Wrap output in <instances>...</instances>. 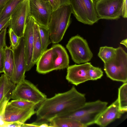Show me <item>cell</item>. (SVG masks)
<instances>
[{
  "mask_svg": "<svg viewBox=\"0 0 127 127\" xmlns=\"http://www.w3.org/2000/svg\"><path fill=\"white\" fill-rule=\"evenodd\" d=\"M86 102L85 94L79 92L73 86L68 91L56 94L40 103L36 111V122H50L55 117L77 111Z\"/></svg>",
  "mask_w": 127,
  "mask_h": 127,
  "instance_id": "1",
  "label": "cell"
},
{
  "mask_svg": "<svg viewBox=\"0 0 127 127\" xmlns=\"http://www.w3.org/2000/svg\"><path fill=\"white\" fill-rule=\"evenodd\" d=\"M72 13L70 4L61 6L53 11L48 27L51 43H57L62 39L70 24Z\"/></svg>",
  "mask_w": 127,
  "mask_h": 127,
  "instance_id": "2",
  "label": "cell"
},
{
  "mask_svg": "<svg viewBox=\"0 0 127 127\" xmlns=\"http://www.w3.org/2000/svg\"><path fill=\"white\" fill-rule=\"evenodd\" d=\"M108 102L98 100L86 102L77 111L59 117L70 118L79 121L85 127L95 124L100 114L107 107Z\"/></svg>",
  "mask_w": 127,
  "mask_h": 127,
  "instance_id": "3",
  "label": "cell"
},
{
  "mask_svg": "<svg viewBox=\"0 0 127 127\" xmlns=\"http://www.w3.org/2000/svg\"><path fill=\"white\" fill-rule=\"evenodd\" d=\"M104 70L112 80L127 82V54L122 47L116 48V55L112 60L104 63Z\"/></svg>",
  "mask_w": 127,
  "mask_h": 127,
  "instance_id": "4",
  "label": "cell"
},
{
  "mask_svg": "<svg viewBox=\"0 0 127 127\" xmlns=\"http://www.w3.org/2000/svg\"><path fill=\"white\" fill-rule=\"evenodd\" d=\"M72 13L77 20L92 25L99 19L95 8V0H69Z\"/></svg>",
  "mask_w": 127,
  "mask_h": 127,
  "instance_id": "5",
  "label": "cell"
},
{
  "mask_svg": "<svg viewBox=\"0 0 127 127\" xmlns=\"http://www.w3.org/2000/svg\"><path fill=\"white\" fill-rule=\"evenodd\" d=\"M47 96L34 84L25 79L18 84L13 90L11 98L32 102L37 105L43 101Z\"/></svg>",
  "mask_w": 127,
  "mask_h": 127,
  "instance_id": "6",
  "label": "cell"
},
{
  "mask_svg": "<svg viewBox=\"0 0 127 127\" xmlns=\"http://www.w3.org/2000/svg\"><path fill=\"white\" fill-rule=\"evenodd\" d=\"M66 47L72 59L76 64H79L88 62L93 57L86 40L79 35L72 37L66 45Z\"/></svg>",
  "mask_w": 127,
  "mask_h": 127,
  "instance_id": "7",
  "label": "cell"
},
{
  "mask_svg": "<svg viewBox=\"0 0 127 127\" xmlns=\"http://www.w3.org/2000/svg\"><path fill=\"white\" fill-rule=\"evenodd\" d=\"M29 1L30 16L39 26L48 29L53 11L49 2L42 0Z\"/></svg>",
  "mask_w": 127,
  "mask_h": 127,
  "instance_id": "8",
  "label": "cell"
},
{
  "mask_svg": "<svg viewBox=\"0 0 127 127\" xmlns=\"http://www.w3.org/2000/svg\"><path fill=\"white\" fill-rule=\"evenodd\" d=\"M29 16V0H24L12 14L8 26L20 38L23 36L27 20Z\"/></svg>",
  "mask_w": 127,
  "mask_h": 127,
  "instance_id": "9",
  "label": "cell"
},
{
  "mask_svg": "<svg viewBox=\"0 0 127 127\" xmlns=\"http://www.w3.org/2000/svg\"><path fill=\"white\" fill-rule=\"evenodd\" d=\"M99 19L115 20L122 15L123 0H95Z\"/></svg>",
  "mask_w": 127,
  "mask_h": 127,
  "instance_id": "10",
  "label": "cell"
},
{
  "mask_svg": "<svg viewBox=\"0 0 127 127\" xmlns=\"http://www.w3.org/2000/svg\"><path fill=\"white\" fill-rule=\"evenodd\" d=\"M14 53V66L13 74L10 78L11 81L17 84L25 79L26 63L23 36L20 37L18 45L13 49Z\"/></svg>",
  "mask_w": 127,
  "mask_h": 127,
  "instance_id": "11",
  "label": "cell"
},
{
  "mask_svg": "<svg viewBox=\"0 0 127 127\" xmlns=\"http://www.w3.org/2000/svg\"><path fill=\"white\" fill-rule=\"evenodd\" d=\"M35 107L22 109L13 106L8 102L0 116V119L5 122H18L23 124L36 113Z\"/></svg>",
  "mask_w": 127,
  "mask_h": 127,
  "instance_id": "12",
  "label": "cell"
},
{
  "mask_svg": "<svg viewBox=\"0 0 127 127\" xmlns=\"http://www.w3.org/2000/svg\"><path fill=\"white\" fill-rule=\"evenodd\" d=\"M35 21L29 15L27 20L23 34L26 63V72L29 71L34 65L32 62L33 26Z\"/></svg>",
  "mask_w": 127,
  "mask_h": 127,
  "instance_id": "13",
  "label": "cell"
},
{
  "mask_svg": "<svg viewBox=\"0 0 127 127\" xmlns=\"http://www.w3.org/2000/svg\"><path fill=\"white\" fill-rule=\"evenodd\" d=\"M92 65L90 63L87 62L81 64L69 66L67 68L66 79L76 86L90 80L89 71Z\"/></svg>",
  "mask_w": 127,
  "mask_h": 127,
  "instance_id": "14",
  "label": "cell"
},
{
  "mask_svg": "<svg viewBox=\"0 0 127 127\" xmlns=\"http://www.w3.org/2000/svg\"><path fill=\"white\" fill-rule=\"evenodd\" d=\"M124 113L120 109L117 98L106 107L98 117L95 124L100 127H106L116 120L120 118Z\"/></svg>",
  "mask_w": 127,
  "mask_h": 127,
  "instance_id": "15",
  "label": "cell"
},
{
  "mask_svg": "<svg viewBox=\"0 0 127 127\" xmlns=\"http://www.w3.org/2000/svg\"><path fill=\"white\" fill-rule=\"evenodd\" d=\"M16 85L11 81L10 78L4 74L0 77V116L11 98Z\"/></svg>",
  "mask_w": 127,
  "mask_h": 127,
  "instance_id": "16",
  "label": "cell"
},
{
  "mask_svg": "<svg viewBox=\"0 0 127 127\" xmlns=\"http://www.w3.org/2000/svg\"><path fill=\"white\" fill-rule=\"evenodd\" d=\"M51 48L54 70L67 68L69 66V60L65 48L59 44L53 45Z\"/></svg>",
  "mask_w": 127,
  "mask_h": 127,
  "instance_id": "17",
  "label": "cell"
},
{
  "mask_svg": "<svg viewBox=\"0 0 127 127\" xmlns=\"http://www.w3.org/2000/svg\"><path fill=\"white\" fill-rule=\"evenodd\" d=\"M36 64V71L40 73L45 74L54 70L51 47L47 49L42 54Z\"/></svg>",
  "mask_w": 127,
  "mask_h": 127,
  "instance_id": "18",
  "label": "cell"
},
{
  "mask_svg": "<svg viewBox=\"0 0 127 127\" xmlns=\"http://www.w3.org/2000/svg\"><path fill=\"white\" fill-rule=\"evenodd\" d=\"M32 62L36 64L41 55L42 46L38 25L35 22L33 26Z\"/></svg>",
  "mask_w": 127,
  "mask_h": 127,
  "instance_id": "19",
  "label": "cell"
},
{
  "mask_svg": "<svg viewBox=\"0 0 127 127\" xmlns=\"http://www.w3.org/2000/svg\"><path fill=\"white\" fill-rule=\"evenodd\" d=\"M4 59L3 72L10 78L12 76L14 70V53L10 46H7L4 48Z\"/></svg>",
  "mask_w": 127,
  "mask_h": 127,
  "instance_id": "20",
  "label": "cell"
},
{
  "mask_svg": "<svg viewBox=\"0 0 127 127\" xmlns=\"http://www.w3.org/2000/svg\"><path fill=\"white\" fill-rule=\"evenodd\" d=\"M49 123L52 127H85L78 121L70 118L57 117Z\"/></svg>",
  "mask_w": 127,
  "mask_h": 127,
  "instance_id": "21",
  "label": "cell"
},
{
  "mask_svg": "<svg viewBox=\"0 0 127 127\" xmlns=\"http://www.w3.org/2000/svg\"><path fill=\"white\" fill-rule=\"evenodd\" d=\"M24 0H9L2 8L0 14V23L10 17L19 4Z\"/></svg>",
  "mask_w": 127,
  "mask_h": 127,
  "instance_id": "22",
  "label": "cell"
},
{
  "mask_svg": "<svg viewBox=\"0 0 127 127\" xmlns=\"http://www.w3.org/2000/svg\"><path fill=\"white\" fill-rule=\"evenodd\" d=\"M116 48L104 46L100 47L98 56L104 63L109 62L115 57Z\"/></svg>",
  "mask_w": 127,
  "mask_h": 127,
  "instance_id": "23",
  "label": "cell"
},
{
  "mask_svg": "<svg viewBox=\"0 0 127 127\" xmlns=\"http://www.w3.org/2000/svg\"><path fill=\"white\" fill-rule=\"evenodd\" d=\"M118 99L120 110L124 113L127 111V83H124L118 89Z\"/></svg>",
  "mask_w": 127,
  "mask_h": 127,
  "instance_id": "24",
  "label": "cell"
},
{
  "mask_svg": "<svg viewBox=\"0 0 127 127\" xmlns=\"http://www.w3.org/2000/svg\"><path fill=\"white\" fill-rule=\"evenodd\" d=\"M38 27L41 43L42 54L47 49L48 45L51 43V42L50 38L48 29L39 25Z\"/></svg>",
  "mask_w": 127,
  "mask_h": 127,
  "instance_id": "25",
  "label": "cell"
},
{
  "mask_svg": "<svg viewBox=\"0 0 127 127\" xmlns=\"http://www.w3.org/2000/svg\"><path fill=\"white\" fill-rule=\"evenodd\" d=\"M9 102L13 106L22 109L31 108L36 105L32 102L22 100H13Z\"/></svg>",
  "mask_w": 127,
  "mask_h": 127,
  "instance_id": "26",
  "label": "cell"
},
{
  "mask_svg": "<svg viewBox=\"0 0 127 127\" xmlns=\"http://www.w3.org/2000/svg\"><path fill=\"white\" fill-rule=\"evenodd\" d=\"M89 75L90 80H95L101 78L103 72L100 68L92 65L89 71Z\"/></svg>",
  "mask_w": 127,
  "mask_h": 127,
  "instance_id": "27",
  "label": "cell"
},
{
  "mask_svg": "<svg viewBox=\"0 0 127 127\" xmlns=\"http://www.w3.org/2000/svg\"><path fill=\"white\" fill-rule=\"evenodd\" d=\"M8 33L10 41V46L12 49H15L19 45L20 38L18 37L11 28H9Z\"/></svg>",
  "mask_w": 127,
  "mask_h": 127,
  "instance_id": "28",
  "label": "cell"
},
{
  "mask_svg": "<svg viewBox=\"0 0 127 127\" xmlns=\"http://www.w3.org/2000/svg\"><path fill=\"white\" fill-rule=\"evenodd\" d=\"M21 127H52L48 122H35L30 124L24 123Z\"/></svg>",
  "mask_w": 127,
  "mask_h": 127,
  "instance_id": "29",
  "label": "cell"
},
{
  "mask_svg": "<svg viewBox=\"0 0 127 127\" xmlns=\"http://www.w3.org/2000/svg\"><path fill=\"white\" fill-rule=\"evenodd\" d=\"M6 29H4L0 32V48H4L6 46Z\"/></svg>",
  "mask_w": 127,
  "mask_h": 127,
  "instance_id": "30",
  "label": "cell"
},
{
  "mask_svg": "<svg viewBox=\"0 0 127 127\" xmlns=\"http://www.w3.org/2000/svg\"><path fill=\"white\" fill-rule=\"evenodd\" d=\"M4 59V48H0V73L3 72Z\"/></svg>",
  "mask_w": 127,
  "mask_h": 127,
  "instance_id": "31",
  "label": "cell"
},
{
  "mask_svg": "<svg viewBox=\"0 0 127 127\" xmlns=\"http://www.w3.org/2000/svg\"><path fill=\"white\" fill-rule=\"evenodd\" d=\"M2 8L0 10V14L1 13ZM11 17L7 18L0 23V32L3 29H6L8 27Z\"/></svg>",
  "mask_w": 127,
  "mask_h": 127,
  "instance_id": "32",
  "label": "cell"
},
{
  "mask_svg": "<svg viewBox=\"0 0 127 127\" xmlns=\"http://www.w3.org/2000/svg\"><path fill=\"white\" fill-rule=\"evenodd\" d=\"M127 0H123L122 15L124 18L127 17Z\"/></svg>",
  "mask_w": 127,
  "mask_h": 127,
  "instance_id": "33",
  "label": "cell"
},
{
  "mask_svg": "<svg viewBox=\"0 0 127 127\" xmlns=\"http://www.w3.org/2000/svg\"><path fill=\"white\" fill-rule=\"evenodd\" d=\"M48 1L52 7L53 11L60 6V0H48Z\"/></svg>",
  "mask_w": 127,
  "mask_h": 127,
  "instance_id": "34",
  "label": "cell"
},
{
  "mask_svg": "<svg viewBox=\"0 0 127 127\" xmlns=\"http://www.w3.org/2000/svg\"><path fill=\"white\" fill-rule=\"evenodd\" d=\"M22 124L18 122H7L6 127H21Z\"/></svg>",
  "mask_w": 127,
  "mask_h": 127,
  "instance_id": "35",
  "label": "cell"
},
{
  "mask_svg": "<svg viewBox=\"0 0 127 127\" xmlns=\"http://www.w3.org/2000/svg\"><path fill=\"white\" fill-rule=\"evenodd\" d=\"M9 0H0V10L3 7L7 2Z\"/></svg>",
  "mask_w": 127,
  "mask_h": 127,
  "instance_id": "36",
  "label": "cell"
},
{
  "mask_svg": "<svg viewBox=\"0 0 127 127\" xmlns=\"http://www.w3.org/2000/svg\"><path fill=\"white\" fill-rule=\"evenodd\" d=\"M60 6L66 4H70L69 0H60Z\"/></svg>",
  "mask_w": 127,
  "mask_h": 127,
  "instance_id": "37",
  "label": "cell"
},
{
  "mask_svg": "<svg viewBox=\"0 0 127 127\" xmlns=\"http://www.w3.org/2000/svg\"><path fill=\"white\" fill-rule=\"evenodd\" d=\"M127 39H125L123 40L121 42H120V43L121 44H122L124 45L127 48Z\"/></svg>",
  "mask_w": 127,
  "mask_h": 127,
  "instance_id": "38",
  "label": "cell"
},
{
  "mask_svg": "<svg viewBox=\"0 0 127 127\" xmlns=\"http://www.w3.org/2000/svg\"><path fill=\"white\" fill-rule=\"evenodd\" d=\"M46 1H49L48 0H42Z\"/></svg>",
  "mask_w": 127,
  "mask_h": 127,
  "instance_id": "39",
  "label": "cell"
}]
</instances>
